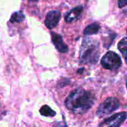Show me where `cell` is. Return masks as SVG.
<instances>
[{
	"label": "cell",
	"mask_w": 127,
	"mask_h": 127,
	"mask_svg": "<svg viewBox=\"0 0 127 127\" xmlns=\"http://www.w3.org/2000/svg\"><path fill=\"white\" fill-rule=\"evenodd\" d=\"M119 108H120V103L117 98L113 97H108L105 101H103L99 106L96 115L99 118H103L104 116L112 114Z\"/></svg>",
	"instance_id": "3"
},
{
	"label": "cell",
	"mask_w": 127,
	"mask_h": 127,
	"mask_svg": "<svg viewBox=\"0 0 127 127\" xmlns=\"http://www.w3.org/2000/svg\"><path fill=\"white\" fill-rule=\"evenodd\" d=\"M100 29V26L98 23L94 22L90 25H89L85 29H84V34L85 35H95L97 34Z\"/></svg>",
	"instance_id": "9"
},
{
	"label": "cell",
	"mask_w": 127,
	"mask_h": 127,
	"mask_svg": "<svg viewBox=\"0 0 127 127\" xmlns=\"http://www.w3.org/2000/svg\"><path fill=\"white\" fill-rule=\"evenodd\" d=\"M83 12V6L79 5L67 12L65 15V20L68 23L75 22L81 17V15Z\"/></svg>",
	"instance_id": "8"
},
{
	"label": "cell",
	"mask_w": 127,
	"mask_h": 127,
	"mask_svg": "<svg viewBox=\"0 0 127 127\" xmlns=\"http://www.w3.org/2000/svg\"><path fill=\"white\" fill-rule=\"evenodd\" d=\"M115 37H116V34L112 33V36L109 35V36L105 37L104 39H103V42L104 46H105L106 48H109L111 46V45H112V42H113V40H114V39H115Z\"/></svg>",
	"instance_id": "13"
},
{
	"label": "cell",
	"mask_w": 127,
	"mask_h": 127,
	"mask_svg": "<svg viewBox=\"0 0 127 127\" xmlns=\"http://www.w3.org/2000/svg\"><path fill=\"white\" fill-rule=\"evenodd\" d=\"M127 4V0H118V7L120 8L124 7Z\"/></svg>",
	"instance_id": "14"
},
{
	"label": "cell",
	"mask_w": 127,
	"mask_h": 127,
	"mask_svg": "<svg viewBox=\"0 0 127 127\" xmlns=\"http://www.w3.org/2000/svg\"><path fill=\"white\" fill-rule=\"evenodd\" d=\"M25 19V16L24 15V13L22 11H18V12H15L12 14L10 22L12 23L14 22H23Z\"/></svg>",
	"instance_id": "11"
},
{
	"label": "cell",
	"mask_w": 127,
	"mask_h": 127,
	"mask_svg": "<svg viewBox=\"0 0 127 127\" xmlns=\"http://www.w3.org/2000/svg\"><path fill=\"white\" fill-rule=\"evenodd\" d=\"M61 19V13L58 10H51L49 11L45 17V24L48 29H53L57 26L60 20Z\"/></svg>",
	"instance_id": "6"
},
{
	"label": "cell",
	"mask_w": 127,
	"mask_h": 127,
	"mask_svg": "<svg viewBox=\"0 0 127 127\" xmlns=\"http://www.w3.org/2000/svg\"><path fill=\"white\" fill-rule=\"evenodd\" d=\"M51 35L52 42L54 43L55 48L58 50V51L62 54H66L68 51V47L64 42L63 37L60 34L54 32H51Z\"/></svg>",
	"instance_id": "7"
},
{
	"label": "cell",
	"mask_w": 127,
	"mask_h": 127,
	"mask_svg": "<svg viewBox=\"0 0 127 127\" xmlns=\"http://www.w3.org/2000/svg\"><path fill=\"white\" fill-rule=\"evenodd\" d=\"M39 112L42 116L45 117H54L56 115V112L51 109L47 105H44L43 106H42L39 110Z\"/></svg>",
	"instance_id": "10"
},
{
	"label": "cell",
	"mask_w": 127,
	"mask_h": 127,
	"mask_svg": "<svg viewBox=\"0 0 127 127\" xmlns=\"http://www.w3.org/2000/svg\"><path fill=\"white\" fill-rule=\"evenodd\" d=\"M102 66L109 70H117L122 65V60L116 53L108 51L101 59Z\"/></svg>",
	"instance_id": "4"
},
{
	"label": "cell",
	"mask_w": 127,
	"mask_h": 127,
	"mask_svg": "<svg viewBox=\"0 0 127 127\" xmlns=\"http://www.w3.org/2000/svg\"><path fill=\"white\" fill-rule=\"evenodd\" d=\"M127 118V112H123L118 114H115L107 119H106L103 123L100 124V127H120Z\"/></svg>",
	"instance_id": "5"
},
{
	"label": "cell",
	"mask_w": 127,
	"mask_h": 127,
	"mask_svg": "<svg viewBox=\"0 0 127 127\" xmlns=\"http://www.w3.org/2000/svg\"><path fill=\"white\" fill-rule=\"evenodd\" d=\"M29 1H37L38 0H29Z\"/></svg>",
	"instance_id": "15"
},
{
	"label": "cell",
	"mask_w": 127,
	"mask_h": 127,
	"mask_svg": "<svg viewBox=\"0 0 127 127\" xmlns=\"http://www.w3.org/2000/svg\"><path fill=\"white\" fill-rule=\"evenodd\" d=\"M95 99V96L92 92L78 88L71 92L67 97L65 105L71 112L77 115H83L93 107Z\"/></svg>",
	"instance_id": "1"
},
{
	"label": "cell",
	"mask_w": 127,
	"mask_h": 127,
	"mask_svg": "<svg viewBox=\"0 0 127 127\" xmlns=\"http://www.w3.org/2000/svg\"><path fill=\"white\" fill-rule=\"evenodd\" d=\"M118 49L119 51L121 52V54H123L124 59H127V37H124V39H122L118 45Z\"/></svg>",
	"instance_id": "12"
},
{
	"label": "cell",
	"mask_w": 127,
	"mask_h": 127,
	"mask_svg": "<svg viewBox=\"0 0 127 127\" xmlns=\"http://www.w3.org/2000/svg\"><path fill=\"white\" fill-rule=\"evenodd\" d=\"M99 42L89 37L85 38L80 50V60L81 63L95 64L100 57Z\"/></svg>",
	"instance_id": "2"
}]
</instances>
